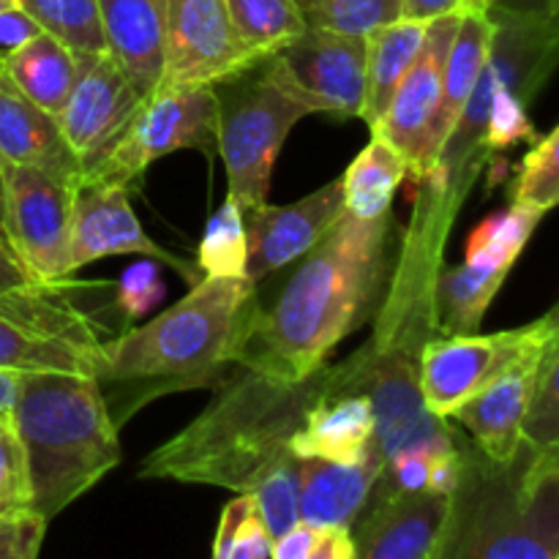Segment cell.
<instances>
[{
	"label": "cell",
	"mask_w": 559,
	"mask_h": 559,
	"mask_svg": "<svg viewBox=\"0 0 559 559\" xmlns=\"http://www.w3.org/2000/svg\"><path fill=\"white\" fill-rule=\"evenodd\" d=\"M129 194L131 191L123 186L93 183V180L76 183L74 207H71V273L104 257L140 254L158 265H169L189 284L200 282V267L147 238L140 218L131 211Z\"/></svg>",
	"instance_id": "17"
},
{
	"label": "cell",
	"mask_w": 559,
	"mask_h": 559,
	"mask_svg": "<svg viewBox=\"0 0 559 559\" xmlns=\"http://www.w3.org/2000/svg\"><path fill=\"white\" fill-rule=\"evenodd\" d=\"M47 519L31 508L9 511L0 516V559H38Z\"/></svg>",
	"instance_id": "38"
},
{
	"label": "cell",
	"mask_w": 559,
	"mask_h": 559,
	"mask_svg": "<svg viewBox=\"0 0 559 559\" xmlns=\"http://www.w3.org/2000/svg\"><path fill=\"white\" fill-rule=\"evenodd\" d=\"M306 559H355V546L349 530H322L320 540Z\"/></svg>",
	"instance_id": "42"
},
{
	"label": "cell",
	"mask_w": 559,
	"mask_h": 559,
	"mask_svg": "<svg viewBox=\"0 0 559 559\" xmlns=\"http://www.w3.org/2000/svg\"><path fill=\"white\" fill-rule=\"evenodd\" d=\"M491 33H495V22H491L489 11H462L456 36H453L451 52L445 60V71H442L440 107H437L435 123H431V169H435V162L445 142L456 131L459 118H462L464 107H467L469 96L478 85V76L484 71L486 55L491 47Z\"/></svg>",
	"instance_id": "26"
},
{
	"label": "cell",
	"mask_w": 559,
	"mask_h": 559,
	"mask_svg": "<svg viewBox=\"0 0 559 559\" xmlns=\"http://www.w3.org/2000/svg\"><path fill=\"white\" fill-rule=\"evenodd\" d=\"M320 527H311V524L306 522L293 524L287 533H282L273 540L271 557L267 559H306L317 546V540H320Z\"/></svg>",
	"instance_id": "41"
},
{
	"label": "cell",
	"mask_w": 559,
	"mask_h": 559,
	"mask_svg": "<svg viewBox=\"0 0 559 559\" xmlns=\"http://www.w3.org/2000/svg\"><path fill=\"white\" fill-rule=\"evenodd\" d=\"M142 102L145 98L107 52L76 58L74 85L55 118L82 175L112 151Z\"/></svg>",
	"instance_id": "15"
},
{
	"label": "cell",
	"mask_w": 559,
	"mask_h": 559,
	"mask_svg": "<svg viewBox=\"0 0 559 559\" xmlns=\"http://www.w3.org/2000/svg\"><path fill=\"white\" fill-rule=\"evenodd\" d=\"M104 328L71 298V282H22L0 289V369L96 377Z\"/></svg>",
	"instance_id": "8"
},
{
	"label": "cell",
	"mask_w": 559,
	"mask_h": 559,
	"mask_svg": "<svg viewBox=\"0 0 559 559\" xmlns=\"http://www.w3.org/2000/svg\"><path fill=\"white\" fill-rule=\"evenodd\" d=\"M459 16L462 11L426 22L424 41L413 66L399 82L377 129H371V134H380L396 147L399 156L407 162L409 175L420 183L431 175V123L440 107L442 71H445L453 36H456Z\"/></svg>",
	"instance_id": "14"
},
{
	"label": "cell",
	"mask_w": 559,
	"mask_h": 559,
	"mask_svg": "<svg viewBox=\"0 0 559 559\" xmlns=\"http://www.w3.org/2000/svg\"><path fill=\"white\" fill-rule=\"evenodd\" d=\"M546 349L502 374L500 380L491 382L486 391L464 402L451 415L467 429V435L473 437V445L491 462H511L522 448V424Z\"/></svg>",
	"instance_id": "24"
},
{
	"label": "cell",
	"mask_w": 559,
	"mask_h": 559,
	"mask_svg": "<svg viewBox=\"0 0 559 559\" xmlns=\"http://www.w3.org/2000/svg\"><path fill=\"white\" fill-rule=\"evenodd\" d=\"M207 87L216 98V153L227 167V197L246 216L267 202L287 134L317 107L295 85L276 52L257 55Z\"/></svg>",
	"instance_id": "7"
},
{
	"label": "cell",
	"mask_w": 559,
	"mask_h": 559,
	"mask_svg": "<svg viewBox=\"0 0 559 559\" xmlns=\"http://www.w3.org/2000/svg\"><path fill=\"white\" fill-rule=\"evenodd\" d=\"M540 218L544 213L511 202L506 211L475 227L462 265L445 267L435 278L429 293L431 328L437 333L442 336L478 333L491 300L502 289Z\"/></svg>",
	"instance_id": "11"
},
{
	"label": "cell",
	"mask_w": 559,
	"mask_h": 559,
	"mask_svg": "<svg viewBox=\"0 0 559 559\" xmlns=\"http://www.w3.org/2000/svg\"><path fill=\"white\" fill-rule=\"evenodd\" d=\"M486 11L495 22V33L484 71L456 131L426 178L440 197L442 227L453 218L456 202L467 194L464 189L491 153L519 140H538L527 118V104L557 60V5L516 9L497 3Z\"/></svg>",
	"instance_id": "4"
},
{
	"label": "cell",
	"mask_w": 559,
	"mask_h": 559,
	"mask_svg": "<svg viewBox=\"0 0 559 559\" xmlns=\"http://www.w3.org/2000/svg\"><path fill=\"white\" fill-rule=\"evenodd\" d=\"M344 213L342 178L293 205H260L243 216L246 278L260 284L304 257Z\"/></svg>",
	"instance_id": "19"
},
{
	"label": "cell",
	"mask_w": 559,
	"mask_h": 559,
	"mask_svg": "<svg viewBox=\"0 0 559 559\" xmlns=\"http://www.w3.org/2000/svg\"><path fill=\"white\" fill-rule=\"evenodd\" d=\"M0 69H3V60H0Z\"/></svg>",
	"instance_id": "50"
},
{
	"label": "cell",
	"mask_w": 559,
	"mask_h": 559,
	"mask_svg": "<svg viewBox=\"0 0 559 559\" xmlns=\"http://www.w3.org/2000/svg\"><path fill=\"white\" fill-rule=\"evenodd\" d=\"M380 473V456L360 462L298 459V519L320 530H349L369 502Z\"/></svg>",
	"instance_id": "23"
},
{
	"label": "cell",
	"mask_w": 559,
	"mask_h": 559,
	"mask_svg": "<svg viewBox=\"0 0 559 559\" xmlns=\"http://www.w3.org/2000/svg\"><path fill=\"white\" fill-rule=\"evenodd\" d=\"M497 3H502V0H486V9H491V5H497Z\"/></svg>",
	"instance_id": "49"
},
{
	"label": "cell",
	"mask_w": 559,
	"mask_h": 559,
	"mask_svg": "<svg viewBox=\"0 0 559 559\" xmlns=\"http://www.w3.org/2000/svg\"><path fill=\"white\" fill-rule=\"evenodd\" d=\"M22 371L0 369V424L14 426V407L20 399Z\"/></svg>",
	"instance_id": "44"
},
{
	"label": "cell",
	"mask_w": 559,
	"mask_h": 559,
	"mask_svg": "<svg viewBox=\"0 0 559 559\" xmlns=\"http://www.w3.org/2000/svg\"><path fill=\"white\" fill-rule=\"evenodd\" d=\"M38 33H41V27H38L20 5L0 11V60L9 58L14 49H20L22 44L31 41Z\"/></svg>",
	"instance_id": "40"
},
{
	"label": "cell",
	"mask_w": 559,
	"mask_h": 559,
	"mask_svg": "<svg viewBox=\"0 0 559 559\" xmlns=\"http://www.w3.org/2000/svg\"><path fill=\"white\" fill-rule=\"evenodd\" d=\"M306 25L347 36H369L402 20L404 0H304Z\"/></svg>",
	"instance_id": "33"
},
{
	"label": "cell",
	"mask_w": 559,
	"mask_h": 559,
	"mask_svg": "<svg viewBox=\"0 0 559 559\" xmlns=\"http://www.w3.org/2000/svg\"><path fill=\"white\" fill-rule=\"evenodd\" d=\"M271 544L273 538L257 511V502L246 495L229 500L218 522L213 559H267Z\"/></svg>",
	"instance_id": "35"
},
{
	"label": "cell",
	"mask_w": 559,
	"mask_h": 559,
	"mask_svg": "<svg viewBox=\"0 0 559 559\" xmlns=\"http://www.w3.org/2000/svg\"><path fill=\"white\" fill-rule=\"evenodd\" d=\"M298 459L317 456L331 462H360L380 456L374 445V415L369 399L344 382V366L333 369V382L309 409L306 424L289 442Z\"/></svg>",
	"instance_id": "22"
},
{
	"label": "cell",
	"mask_w": 559,
	"mask_h": 559,
	"mask_svg": "<svg viewBox=\"0 0 559 559\" xmlns=\"http://www.w3.org/2000/svg\"><path fill=\"white\" fill-rule=\"evenodd\" d=\"M431 559H559V448L491 462L464 442Z\"/></svg>",
	"instance_id": "5"
},
{
	"label": "cell",
	"mask_w": 559,
	"mask_h": 559,
	"mask_svg": "<svg viewBox=\"0 0 559 559\" xmlns=\"http://www.w3.org/2000/svg\"><path fill=\"white\" fill-rule=\"evenodd\" d=\"M295 85L314 102L317 112L360 118L366 85V38L306 27L276 49Z\"/></svg>",
	"instance_id": "18"
},
{
	"label": "cell",
	"mask_w": 559,
	"mask_h": 559,
	"mask_svg": "<svg viewBox=\"0 0 559 559\" xmlns=\"http://www.w3.org/2000/svg\"><path fill=\"white\" fill-rule=\"evenodd\" d=\"M462 11V0H404L402 20L431 22L437 16L456 14Z\"/></svg>",
	"instance_id": "43"
},
{
	"label": "cell",
	"mask_w": 559,
	"mask_h": 559,
	"mask_svg": "<svg viewBox=\"0 0 559 559\" xmlns=\"http://www.w3.org/2000/svg\"><path fill=\"white\" fill-rule=\"evenodd\" d=\"M559 342L546 349L530 393L527 415L522 424V440L535 448H559Z\"/></svg>",
	"instance_id": "36"
},
{
	"label": "cell",
	"mask_w": 559,
	"mask_h": 559,
	"mask_svg": "<svg viewBox=\"0 0 559 559\" xmlns=\"http://www.w3.org/2000/svg\"><path fill=\"white\" fill-rule=\"evenodd\" d=\"M22 282H31V276H27L25 267H22L20 260L14 257L5 235L0 233V289L14 287V284H22Z\"/></svg>",
	"instance_id": "45"
},
{
	"label": "cell",
	"mask_w": 559,
	"mask_h": 559,
	"mask_svg": "<svg viewBox=\"0 0 559 559\" xmlns=\"http://www.w3.org/2000/svg\"><path fill=\"white\" fill-rule=\"evenodd\" d=\"M3 71L36 107L58 115L74 85L76 55L47 33H38L3 60Z\"/></svg>",
	"instance_id": "28"
},
{
	"label": "cell",
	"mask_w": 559,
	"mask_h": 559,
	"mask_svg": "<svg viewBox=\"0 0 559 559\" xmlns=\"http://www.w3.org/2000/svg\"><path fill=\"white\" fill-rule=\"evenodd\" d=\"M164 287L162 278H158V267L153 260L136 262L129 271L120 276L118 284V306L126 311L129 320L145 314L147 309H153L156 300H162Z\"/></svg>",
	"instance_id": "39"
},
{
	"label": "cell",
	"mask_w": 559,
	"mask_h": 559,
	"mask_svg": "<svg viewBox=\"0 0 559 559\" xmlns=\"http://www.w3.org/2000/svg\"><path fill=\"white\" fill-rule=\"evenodd\" d=\"M14 431L25 451L31 511L47 522L120 464V429L96 377L22 371Z\"/></svg>",
	"instance_id": "6"
},
{
	"label": "cell",
	"mask_w": 559,
	"mask_h": 559,
	"mask_svg": "<svg viewBox=\"0 0 559 559\" xmlns=\"http://www.w3.org/2000/svg\"><path fill=\"white\" fill-rule=\"evenodd\" d=\"M200 418L142 462L140 478L229 489L257 502L276 540L298 524V456L289 442L309 409L331 388L333 369L320 366L300 380L235 366Z\"/></svg>",
	"instance_id": "1"
},
{
	"label": "cell",
	"mask_w": 559,
	"mask_h": 559,
	"mask_svg": "<svg viewBox=\"0 0 559 559\" xmlns=\"http://www.w3.org/2000/svg\"><path fill=\"white\" fill-rule=\"evenodd\" d=\"M175 151L216 153V98L207 85L162 87L142 102L112 151L80 180L134 189L145 169Z\"/></svg>",
	"instance_id": "12"
},
{
	"label": "cell",
	"mask_w": 559,
	"mask_h": 559,
	"mask_svg": "<svg viewBox=\"0 0 559 559\" xmlns=\"http://www.w3.org/2000/svg\"><path fill=\"white\" fill-rule=\"evenodd\" d=\"M197 267L202 271V276H246L243 211L233 197H227L207 222Z\"/></svg>",
	"instance_id": "32"
},
{
	"label": "cell",
	"mask_w": 559,
	"mask_h": 559,
	"mask_svg": "<svg viewBox=\"0 0 559 559\" xmlns=\"http://www.w3.org/2000/svg\"><path fill=\"white\" fill-rule=\"evenodd\" d=\"M559 342V309L511 331L426 338L418 355V382L426 407L440 418L451 415L480 391Z\"/></svg>",
	"instance_id": "10"
},
{
	"label": "cell",
	"mask_w": 559,
	"mask_h": 559,
	"mask_svg": "<svg viewBox=\"0 0 559 559\" xmlns=\"http://www.w3.org/2000/svg\"><path fill=\"white\" fill-rule=\"evenodd\" d=\"M71 207L74 186L33 167L5 164V222L11 251L36 282L71 276Z\"/></svg>",
	"instance_id": "13"
},
{
	"label": "cell",
	"mask_w": 559,
	"mask_h": 559,
	"mask_svg": "<svg viewBox=\"0 0 559 559\" xmlns=\"http://www.w3.org/2000/svg\"><path fill=\"white\" fill-rule=\"evenodd\" d=\"M251 58L227 0H164V87L213 85Z\"/></svg>",
	"instance_id": "16"
},
{
	"label": "cell",
	"mask_w": 559,
	"mask_h": 559,
	"mask_svg": "<svg viewBox=\"0 0 559 559\" xmlns=\"http://www.w3.org/2000/svg\"><path fill=\"white\" fill-rule=\"evenodd\" d=\"M295 262L271 300L257 295L238 360L282 380H300L325 366L328 355L382 309L396 282V222L391 213L364 222L344 211Z\"/></svg>",
	"instance_id": "2"
},
{
	"label": "cell",
	"mask_w": 559,
	"mask_h": 559,
	"mask_svg": "<svg viewBox=\"0 0 559 559\" xmlns=\"http://www.w3.org/2000/svg\"><path fill=\"white\" fill-rule=\"evenodd\" d=\"M257 309V284L246 276H202L191 293L156 320L104 342L96 382L112 424L153 399L216 385L238 366Z\"/></svg>",
	"instance_id": "3"
},
{
	"label": "cell",
	"mask_w": 559,
	"mask_h": 559,
	"mask_svg": "<svg viewBox=\"0 0 559 559\" xmlns=\"http://www.w3.org/2000/svg\"><path fill=\"white\" fill-rule=\"evenodd\" d=\"M462 11H486V0H462Z\"/></svg>",
	"instance_id": "47"
},
{
	"label": "cell",
	"mask_w": 559,
	"mask_h": 559,
	"mask_svg": "<svg viewBox=\"0 0 559 559\" xmlns=\"http://www.w3.org/2000/svg\"><path fill=\"white\" fill-rule=\"evenodd\" d=\"M415 328L404 320V336L391 342H371L344 360V382L360 391L374 415V445L382 464L404 451H456L462 440L451 429V420L426 407L418 382V355L424 344H415Z\"/></svg>",
	"instance_id": "9"
},
{
	"label": "cell",
	"mask_w": 559,
	"mask_h": 559,
	"mask_svg": "<svg viewBox=\"0 0 559 559\" xmlns=\"http://www.w3.org/2000/svg\"><path fill=\"white\" fill-rule=\"evenodd\" d=\"M513 205L549 213L559 202V129L533 140L511 191Z\"/></svg>",
	"instance_id": "34"
},
{
	"label": "cell",
	"mask_w": 559,
	"mask_h": 559,
	"mask_svg": "<svg viewBox=\"0 0 559 559\" xmlns=\"http://www.w3.org/2000/svg\"><path fill=\"white\" fill-rule=\"evenodd\" d=\"M0 156L33 167L66 186L80 183L82 167L58 129V118L31 102L0 69Z\"/></svg>",
	"instance_id": "21"
},
{
	"label": "cell",
	"mask_w": 559,
	"mask_h": 559,
	"mask_svg": "<svg viewBox=\"0 0 559 559\" xmlns=\"http://www.w3.org/2000/svg\"><path fill=\"white\" fill-rule=\"evenodd\" d=\"M426 22L399 20L385 27H377L366 38V85H364V107L360 118L366 120L369 129H377V123L385 115L399 82L413 66L418 55L420 41H424Z\"/></svg>",
	"instance_id": "27"
},
{
	"label": "cell",
	"mask_w": 559,
	"mask_h": 559,
	"mask_svg": "<svg viewBox=\"0 0 559 559\" xmlns=\"http://www.w3.org/2000/svg\"><path fill=\"white\" fill-rule=\"evenodd\" d=\"M16 5V0H0V11H5V9H14Z\"/></svg>",
	"instance_id": "48"
},
{
	"label": "cell",
	"mask_w": 559,
	"mask_h": 559,
	"mask_svg": "<svg viewBox=\"0 0 559 559\" xmlns=\"http://www.w3.org/2000/svg\"><path fill=\"white\" fill-rule=\"evenodd\" d=\"M16 5L76 58L107 52L98 0H16Z\"/></svg>",
	"instance_id": "31"
},
{
	"label": "cell",
	"mask_w": 559,
	"mask_h": 559,
	"mask_svg": "<svg viewBox=\"0 0 559 559\" xmlns=\"http://www.w3.org/2000/svg\"><path fill=\"white\" fill-rule=\"evenodd\" d=\"M20 508H31L25 451L16 440L14 426L0 424V516Z\"/></svg>",
	"instance_id": "37"
},
{
	"label": "cell",
	"mask_w": 559,
	"mask_h": 559,
	"mask_svg": "<svg viewBox=\"0 0 559 559\" xmlns=\"http://www.w3.org/2000/svg\"><path fill=\"white\" fill-rule=\"evenodd\" d=\"M107 55L142 98L164 87V0H98Z\"/></svg>",
	"instance_id": "25"
},
{
	"label": "cell",
	"mask_w": 559,
	"mask_h": 559,
	"mask_svg": "<svg viewBox=\"0 0 559 559\" xmlns=\"http://www.w3.org/2000/svg\"><path fill=\"white\" fill-rule=\"evenodd\" d=\"M448 497L437 491H371L349 527L355 559H431L445 522Z\"/></svg>",
	"instance_id": "20"
},
{
	"label": "cell",
	"mask_w": 559,
	"mask_h": 559,
	"mask_svg": "<svg viewBox=\"0 0 559 559\" xmlns=\"http://www.w3.org/2000/svg\"><path fill=\"white\" fill-rule=\"evenodd\" d=\"M407 175V162L399 156L396 147L382 140L380 134H371L369 145L342 175L344 211L364 222L385 216L391 213L393 197Z\"/></svg>",
	"instance_id": "29"
},
{
	"label": "cell",
	"mask_w": 559,
	"mask_h": 559,
	"mask_svg": "<svg viewBox=\"0 0 559 559\" xmlns=\"http://www.w3.org/2000/svg\"><path fill=\"white\" fill-rule=\"evenodd\" d=\"M240 41L251 55H271L306 31L304 0H227Z\"/></svg>",
	"instance_id": "30"
},
{
	"label": "cell",
	"mask_w": 559,
	"mask_h": 559,
	"mask_svg": "<svg viewBox=\"0 0 559 559\" xmlns=\"http://www.w3.org/2000/svg\"><path fill=\"white\" fill-rule=\"evenodd\" d=\"M3 222H5V162L3 156H0V233H3Z\"/></svg>",
	"instance_id": "46"
}]
</instances>
